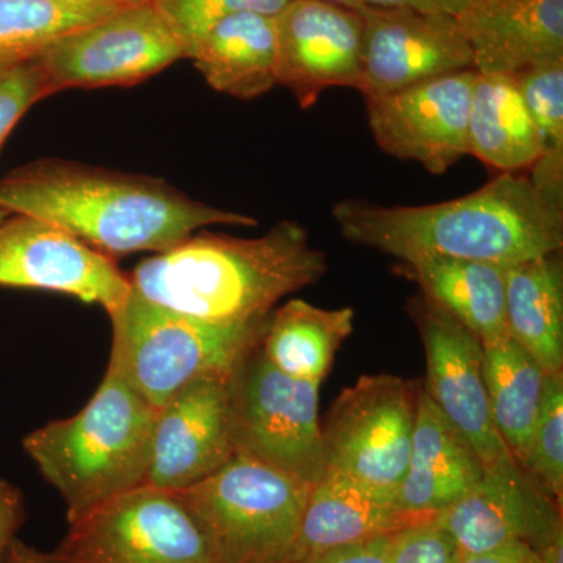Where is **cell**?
Returning <instances> with one entry per match:
<instances>
[{
  "mask_svg": "<svg viewBox=\"0 0 563 563\" xmlns=\"http://www.w3.org/2000/svg\"><path fill=\"white\" fill-rule=\"evenodd\" d=\"M0 207L52 222L111 258L161 254L206 225H257L255 218L196 201L157 177L58 158L29 163L0 180Z\"/></svg>",
  "mask_w": 563,
  "mask_h": 563,
  "instance_id": "cell-1",
  "label": "cell"
},
{
  "mask_svg": "<svg viewBox=\"0 0 563 563\" xmlns=\"http://www.w3.org/2000/svg\"><path fill=\"white\" fill-rule=\"evenodd\" d=\"M332 218L347 242L401 262L444 255L510 266L563 246V207L548 201L520 173H501L479 190L428 206L343 199Z\"/></svg>",
  "mask_w": 563,
  "mask_h": 563,
  "instance_id": "cell-2",
  "label": "cell"
},
{
  "mask_svg": "<svg viewBox=\"0 0 563 563\" xmlns=\"http://www.w3.org/2000/svg\"><path fill=\"white\" fill-rule=\"evenodd\" d=\"M328 273V257L296 221L258 239L199 233L133 269L132 290L163 309L214 324L263 320Z\"/></svg>",
  "mask_w": 563,
  "mask_h": 563,
  "instance_id": "cell-3",
  "label": "cell"
},
{
  "mask_svg": "<svg viewBox=\"0 0 563 563\" xmlns=\"http://www.w3.org/2000/svg\"><path fill=\"white\" fill-rule=\"evenodd\" d=\"M157 410L107 368L87 406L25 437L24 451L57 490L66 521L146 485Z\"/></svg>",
  "mask_w": 563,
  "mask_h": 563,
  "instance_id": "cell-4",
  "label": "cell"
},
{
  "mask_svg": "<svg viewBox=\"0 0 563 563\" xmlns=\"http://www.w3.org/2000/svg\"><path fill=\"white\" fill-rule=\"evenodd\" d=\"M268 318L214 324L163 309L132 290L110 317L109 368L157 410L196 380L231 376L261 343Z\"/></svg>",
  "mask_w": 563,
  "mask_h": 563,
  "instance_id": "cell-5",
  "label": "cell"
},
{
  "mask_svg": "<svg viewBox=\"0 0 563 563\" xmlns=\"http://www.w3.org/2000/svg\"><path fill=\"white\" fill-rule=\"evenodd\" d=\"M312 487L233 454L207 479L174 493L217 563H295Z\"/></svg>",
  "mask_w": 563,
  "mask_h": 563,
  "instance_id": "cell-6",
  "label": "cell"
},
{
  "mask_svg": "<svg viewBox=\"0 0 563 563\" xmlns=\"http://www.w3.org/2000/svg\"><path fill=\"white\" fill-rule=\"evenodd\" d=\"M320 387L282 373L258 343L229 379L233 454L306 483H318L325 472Z\"/></svg>",
  "mask_w": 563,
  "mask_h": 563,
  "instance_id": "cell-7",
  "label": "cell"
},
{
  "mask_svg": "<svg viewBox=\"0 0 563 563\" xmlns=\"http://www.w3.org/2000/svg\"><path fill=\"white\" fill-rule=\"evenodd\" d=\"M421 385L366 374L344 388L321 426L325 470L396 496L409 463Z\"/></svg>",
  "mask_w": 563,
  "mask_h": 563,
  "instance_id": "cell-8",
  "label": "cell"
},
{
  "mask_svg": "<svg viewBox=\"0 0 563 563\" xmlns=\"http://www.w3.org/2000/svg\"><path fill=\"white\" fill-rule=\"evenodd\" d=\"M46 563H217L176 493L143 485L103 504L43 553Z\"/></svg>",
  "mask_w": 563,
  "mask_h": 563,
  "instance_id": "cell-9",
  "label": "cell"
},
{
  "mask_svg": "<svg viewBox=\"0 0 563 563\" xmlns=\"http://www.w3.org/2000/svg\"><path fill=\"white\" fill-rule=\"evenodd\" d=\"M185 58L184 46L154 3L128 5L41 52L52 92L132 87Z\"/></svg>",
  "mask_w": 563,
  "mask_h": 563,
  "instance_id": "cell-10",
  "label": "cell"
},
{
  "mask_svg": "<svg viewBox=\"0 0 563 563\" xmlns=\"http://www.w3.org/2000/svg\"><path fill=\"white\" fill-rule=\"evenodd\" d=\"M0 287L62 292L101 306L109 317L132 295L131 277L114 258L27 214L0 222Z\"/></svg>",
  "mask_w": 563,
  "mask_h": 563,
  "instance_id": "cell-11",
  "label": "cell"
},
{
  "mask_svg": "<svg viewBox=\"0 0 563 563\" xmlns=\"http://www.w3.org/2000/svg\"><path fill=\"white\" fill-rule=\"evenodd\" d=\"M476 69L421 81L366 101L369 131L385 154L442 176L470 155L468 118Z\"/></svg>",
  "mask_w": 563,
  "mask_h": 563,
  "instance_id": "cell-12",
  "label": "cell"
},
{
  "mask_svg": "<svg viewBox=\"0 0 563 563\" xmlns=\"http://www.w3.org/2000/svg\"><path fill=\"white\" fill-rule=\"evenodd\" d=\"M361 11L363 60L355 90L365 101L474 69L472 49L454 16L379 7Z\"/></svg>",
  "mask_w": 563,
  "mask_h": 563,
  "instance_id": "cell-13",
  "label": "cell"
},
{
  "mask_svg": "<svg viewBox=\"0 0 563 563\" xmlns=\"http://www.w3.org/2000/svg\"><path fill=\"white\" fill-rule=\"evenodd\" d=\"M437 520L453 537L459 555L512 542L540 550L563 536L562 504L543 490L509 450L485 466L479 483L437 515Z\"/></svg>",
  "mask_w": 563,
  "mask_h": 563,
  "instance_id": "cell-14",
  "label": "cell"
},
{
  "mask_svg": "<svg viewBox=\"0 0 563 563\" xmlns=\"http://www.w3.org/2000/svg\"><path fill=\"white\" fill-rule=\"evenodd\" d=\"M424 346L422 387L440 412L472 443L484 466L507 451L493 424L484 379V347L453 314L426 296L407 302Z\"/></svg>",
  "mask_w": 563,
  "mask_h": 563,
  "instance_id": "cell-15",
  "label": "cell"
},
{
  "mask_svg": "<svg viewBox=\"0 0 563 563\" xmlns=\"http://www.w3.org/2000/svg\"><path fill=\"white\" fill-rule=\"evenodd\" d=\"M276 24V79L310 109L329 88H357L362 76L361 10L325 0H290Z\"/></svg>",
  "mask_w": 563,
  "mask_h": 563,
  "instance_id": "cell-16",
  "label": "cell"
},
{
  "mask_svg": "<svg viewBox=\"0 0 563 563\" xmlns=\"http://www.w3.org/2000/svg\"><path fill=\"white\" fill-rule=\"evenodd\" d=\"M231 376L196 380L157 409L146 485L166 492L185 490L231 461Z\"/></svg>",
  "mask_w": 563,
  "mask_h": 563,
  "instance_id": "cell-17",
  "label": "cell"
},
{
  "mask_svg": "<svg viewBox=\"0 0 563 563\" xmlns=\"http://www.w3.org/2000/svg\"><path fill=\"white\" fill-rule=\"evenodd\" d=\"M455 20L479 74L563 60V0H470Z\"/></svg>",
  "mask_w": 563,
  "mask_h": 563,
  "instance_id": "cell-18",
  "label": "cell"
},
{
  "mask_svg": "<svg viewBox=\"0 0 563 563\" xmlns=\"http://www.w3.org/2000/svg\"><path fill=\"white\" fill-rule=\"evenodd\" d=\"M484 468L472 443L421 385L409 463L396 493L398 506L404 512L437 517L479 483Z\"/></svg>",
  "mask_w": 563,
  "mask_h": 563,
  "instance_id": "cell-19",
  "label": "cell"
},
{
  "mask_svg": "<svg viewBox=\"0 0 563 563\" xmlns=\"http://www.w3.org/2000/svg\"><path fill=\"white\" fill-rule=\"evenodd\" d=\"M428 515L404 512L396 496L325 470L303 512L295 563L332 548L390 536Z\"/></svg>",
  "mask_w": 563,
  "mask_h": 563,
  "instance_id": "cell-20",
  "label": "cell"
},
{
  "mask_svg": "<svg viewBox=\"0 0 563 563\" xmlns=\"http://www.w3.org/2000/svg\"><path fill=\"white\" fill-rule=\"evenodd\" d=\"M399 272L417 282L421 295L442 307L481 343L506 339V266L496 263L420 255Z\"/></svg>",
  "mask_w": 563,
  "mask_h": 563,
  "instance_id": "cell-21",
  "label": "cell"
},
{
  "mask_svg": "<svg viewBox=\"0 0 563 563\" xmlns=\"http://www.w3.org/2000/svg\"><path fill=\"white\" fill-rule=\"evenodd\" d=\"M276 58L274 16L243 11L214 25L190 60L214 91L251 101L276 87Z\"/></svg>",
  "mask_w": 563,
  "mask_h": 563,
  "instance_id": "cell-22",
  "label": "cell"
},
{
  "mask_svg": "<svg viewBox=\"0 0 563 563\" xmlns=\"http://www.w3.org/2000/svg\"><path fill=\"white\" fill-rule=\"evenodd\" d=\"M470 155L499 173L529 172L544 152L514 76L479 74L468 118Z\"/></svg>",
  "mask_w": 563,
  "mask_h": 563,
  "instance_id": "cell-23",
  "label": "cell"
},
{
  "mask_svg": "<svg viewBox=\"0 0 563 563\" xmlns=\"http://www.w3.org/2000/svg\"><path fill=\"white\" fill-rule=\"evenodd\" d=\"M507 332L547 374L563 373L561 252L506 266Z\"/></svg>",
  "mask_w": 563,
  "mask_h": 563,
  "instance_id": "cell-24",
  "label": "cell"
},
{
  "mask_svg": "<svg viewBox=\"0 0 563 563\" xmlns=\"http://www.w3.org/2000/svg\"><path fill=\"white\" fill-rule=\"evenodd\" d=\"M351 307L322 309L303 299H291L269 314L261 347L282 373L321 385L336 352L354 332Z\"/></svg>",
  "mask_w": 563,
  "mask_h": 563,
  "instance_id": "cell-25",
  "label": "cell"
},
{
  "mask_svg": "<svg viewBox=\"0 0 563 563\" xmlns=\"http://www.w3.org/2000/svg\"><path fill=\"white\" fill-rule=\"evenodd\" d=\"M483 347L493 424L507 450L521 463L531 443L548 374L510 336L483 343Z\"/></svg>",
  "mask_w": 563,
  "mask_h": 563,
  "instance_id": "cell-26",
  "label": "cell"
},
{
  "mask_svg": "<svg viewBox=\"0 0 563 563\" xmlns=\"http://www.w3.org/2000/svg\"><path fill=\"white\" fill-rule=\"evenodd\" d=\"M124 7V0H0V63L38 57L55 41Z\"/></svg>",
  "mask_w": 563,
  "mask_h": 563,
  "instance_id": "cell-27",
  "label": "cell"
},
{
  "mask_svg": "<svg viewBox=\"0 0 563 563\" xmlns=\"http://www.w3.org/2000/svg\"><path fill=\"white\" fill-rule=\"evenodd\" d=\"M521 466L555 503L563 501V373L548 374L542 406Z\"/></svg>",
  "mask_w": 563,
  "mask_h": 563,
  "instance_id": "cell-28",
  "label": "cell"
},
{
  "mask_svg": "<svg viewBox=\"0 0 563 563\" xmlns=\"http://www.w3.org/2000/svg\"><path fill=\"white\" fill-rule=\"evenodd\" d=\"M514 79L542 136V157L563 162V60L531 66Z\"/></svg>",
  "mask_w": 563,
  "mask_h": 563,
  "instance_id": "cell-29",
  "label": "cell"
},
{
  "mask_svg": "<svg viewBox=\"0 0 563 563\" xmlns=\"http://www.w3.org/2000/svg\"><path fill=\"white\" fill-rule=\"evenodd\" d=\"M290 0H154L191 58L207 33L225 18L243 11L276 16Z\"/></svg>",
  "mask_w": 563,
  "mask_h": 563,
  "instance_id": "cell-30",
  "label": "cell"
},
{
  "mask_svg": "<svg viewBox=\"0 0 563 563\" xmlns=\"http://www.w3.org/2000/svg\"><path fill=\"white\" fill-rule=\"evenodd\" d=\"M51 95L38 57L0 63V150L21 118Z\"/></svg>",
  "mask_w": 563,
  "mask_h": 563,
  "instance_id": "cell-31",
  "label": "cell"
},
{
  "mask_svg": "<svg viewBox=\"0 0 563 563\" xmlns=\"http://www.w3.org/2000/svg\"><path fill=\"white\" fill-rule=\"evenodd\" d=\"M457 544L437 517L406 526L391 536L390 563H455Z\"/></svg>",
  "mask_w": 563,
  "mask_h": 563,
  "instance_id": "cell-32",
  "label": "cell"
},
{
  "mask_svg": "<svg viewBox=\"0 0 563 563\" xmlns=\"http://www.w3.org/2000/svg\"><path fill=\"white\" fill-rule=\"evenodd\" d=\"M391 536L393 533L332 548L299 563H390Z\"/></svg>",
  "mask_w": 563,
  "mask_h": 563,
  "instance_id": "cell-33",
  "label": "cell"
},
{
  "mask_svg": "<svg viewBox=\"0 0 563 563\" xmlns=\"http://www.w3.org/2000/svg\"><path fill=\"white\" fill-rule=\"evenodd\" d=\"M25 521L24 496L16 485L0 477V562Z\"/></svg>",
  "mask_w": 563,
  "mask_h": 563,
  "instance_id": "cell-34",
  "label": "cell"
},
{
  "mask_svg": "<svg viewBox=\"0 0 563 563\" xmlns=\"http://www.w3.org/2000/svg\"><path fill=\"white\" fill-rule=\"evenodd\" d=\"M455 563H540V559L528 543L512 542L484 553L459 555Z\"/></svg>",
  "mask_w": 563,
  "mask_h": 563,
  "instance_id": "cell-35",
  "label": "cell"
},
{
  "mask_svg": "<svg viewBox=\"0 0 563 563\" xmlns=\"http://www.w3.org/2000/svg\"><path fill=\"white\" fill-rule=\"evenodd\" d=\"M365 7L379 9H407L422 13H443L457 18L470 0H362Z\"/></svg>",
  "mask_w": 563,
  "mask_h": 563,
  "instance_id": "cell-36",
  "label": "cell"
},
{
  "mask_svg": "<svg viewBox=\"0 0 563 563\" xmlns=\"http://www.w3.org/2000/svg\"><path fill=\"white\" fill-rule=\"evenodd\" d=\"M0 563H46L43 553L35 550L31 544L22 542L20 537L10 543L9 550L3 554Z\"/></svg>",
  "mask_w": 563,
  "mask_h": 563,
  "instance_id": "cell-37",
  "label": "cell"
},
{
  "mask_svg": "<svg viewBox=\"0 0 563 563\" xmlns=\"http://www.w3.org/2000/svg\"><path fill=\"white\" fill-rule=\"evenodd\" d=\"M536 551L539 554L540 563H563V536Z\"/></svg>",
  "mask_w": 563,
  "mask_h": 563,
  "instance_id": "cell-38",
  "label": "cell"
},
{
  "mask_svg": "<svg viewBox=\"0 0 563 563\" xmlns=\"http://www.w3.org/2000/svg\"><path fill=\"white\" fill-rule=\"evenodd\" d=\"M325 2L339 3V5L350 7V9L361 10L363 9L362 0H325Z\"/></svg>",
  "mask_w": 563,
  "mask_h": 563,
  "instance_id": "cell-39",
  "label": "cell"
},
{
  "mask_svg": "<svg viewBox=\"0 0 563 563\" xmlns=\"http://www.w3.org/2000/svg\"><path fill=\"white\" fill-rule=\"evenodd\" d=\"M128 5H139V3H151L154 2V0H124Z\"/></svg>",
  "mask_w": 563,
  "mask_h": 563,
  "instance_id": "cell-40",
  "label": "cell"
},
{
  "mask_svg": "<svg viewBox=\"0 0 563 563\" xmlns=\"http://www.w3.org/2000/svg\"><path fill=\"white\" fill-rule=\"evenodd\" d=\"M9 217H10L9 211H7L5 209H2V207H0V222H2L3 220H5V218H9Z\"/></svg>",
  "mask_w": 563,
  "mask_h": 563,
  "instance_id": "cell-41",
  "label": "cell"
}]
</instances>
